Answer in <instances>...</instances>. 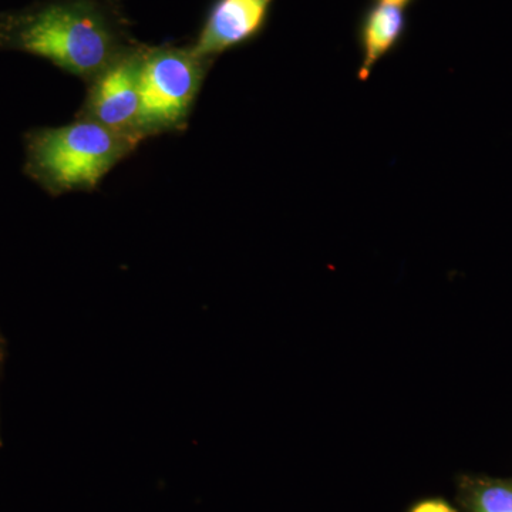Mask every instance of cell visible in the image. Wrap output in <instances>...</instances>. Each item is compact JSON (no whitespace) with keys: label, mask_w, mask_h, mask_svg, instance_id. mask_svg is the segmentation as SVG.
Masks as SVG:
<instances>
[{"label":"cell","mask_w":512,"mask_h":512,"mask_svg":"<svg viewBox=\"0 0 512 512\" xmlns=\"http://www.w3.org/2000/svg\"><path fill=\"white\" fill-rule=\"evenodd\" d=\"M212 60L192 49L146 47L141 70V137L180 131L187 126Z\"/></svg>","instance_id":"obj_3"},{"label":"cell","mask_w":512,"mask_h":512,"mask_svg":"<svg viewBox=\"0 0 512 512\" xmlns=\"http://www.w3.org/2000/svg\"><path fill=\"white\" fill-rule=\"evenodd\" d=\"M406 30V16L396 6L379 3L366 13L360 28L362 62L357 70V79L366 82L376 64L399 45Z\"/></svg>","instance_id":"obj_6"},{"label":"cell","mask_w":512,"mask_h":512,"mask_svg":"<svg viewBox=\"0 0 512 512\" xmlns=\"http://www.w3.org/2000/svg\"><path fill=\"white\" fill-rule=\"evenodd\" d=\"M412 0H380V3L384 5L396 6V8L402 9L403 6L409 5Z\"/></svg>","instance_id":"obj_9"},{"label":"cell","mask_w":512,"mask_h":512,"mask_svg":"<svg viewBox=\"0 0 512 512\" xmlns=\"http://www.w3.org/2000/svg\"><path fill=\"white\" fill-rule=\"evenodd\" d=\"M275 0H217L191 47L202 59L214 60L254 39L264 28Z\"/></svg>","instance_id":"obj_5"},{"label":"cell","mask_w":512,"mask_h":512,"mask_svg":"<svg viewBox=\"0 0 512 512\" xmlns=\"http://www.w3.org/2000/svg\"><path fill=\"white\" fill-rule=\"evenodd\" d=\"M144 46H130L89 83L77 119L92 120L138 144Z\"/></svg>","instance_id":"obj_4"},{"label":"cell","mask_w":512,"mask_h":512,"mask_svg":"<svg viewBox=\"0 0 512 512\" xmlns=\"http://www.w3.org/2000/svg\"><path fill=\"white\" fill-rule=\"evenodd\" d=\"M457 501L463 512H512V478L460 477Z\"/></svg>","instance_id":"obj_7"},{"label":"cell","mask_w":512,"mask_h":512,"mask_svg":"<svg viewBox=\"0 0 512 512\" xmlns=\"http://www.w3.org/2000/svg\"><path fill=\"white\" fill-rule=\"evenodd\" d=\"M407 512H458L448 501L443 498L431 497L417 501Z\"/></svg>","instance_id":"obj_8"},{"label":"cell","mask_w":512,"mask_h":512,"mask_svg":"<svg viewBox=\"0 0 512 512\" xmlns=\"http://www.w3.org/2000/svg\"><path fill=\"white\" fill-rule=\"evenodd\" d=\"M137 146L99 123L77 119L33 136L30 167L53 192L90 191Z\"/></svg>","instance_id":"obj_2"},{"label":"cell","mask_w":512,"mask_h":512,"mask_svg":"<svg viewBox=\"0 0 512 512\" xmlns=\"http://www.w3.org/2000/svg\"><path fill=\"white\" fill-rule=\"evenodd\" d=\"M12 42L89 83L130 47L119 20L99 0H63L36 10L20 19Z\"/></svg>","instance_id":"obj_1"}]
</instances>
